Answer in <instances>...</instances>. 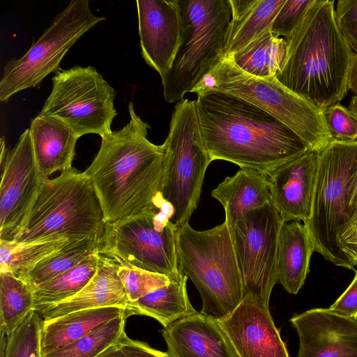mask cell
<instances>
[{
    "instance_id": "cell-7",
    "label": "cell",
    "mask_w": 357,
    "mask_h": 357,
    "mask_svg": "<svg viewBox=\"0 0 357 357\" xmlns=\"http://www.w3.org/2000/svg\"><path fill=\"white\" fill-rule=\"evenodd\" d=\"M179 47L161 78L165 100L177 103L223 56L231 11L229 0H178Z\"/></svg>"
},
{
    "instance_id": "cell-22",
    "label": "cell",
    "mask_w": 357,
    "mask_h": 357,
    "mask_svg": "<svg viewBox=\"0 0 357 357\" xmlns=\"http://www.w3.org/2000/svg\"><path fill=\"white\" fill-rule=\"evenodd\" d=\"M211 196L222 205L229 223L272 202L268 176L249 169H241L233 176L226 177L211 191Z\"/></svg>"
},
{
    "instance_id": "cell-10",
    "label": "cell",
    "mask_w": 357,
    "mask_h": 357,
    "mask_svg": "<svg viewBox=\"0 0 357 357\" xmlns=\"http://www.w3.org/2000/svg\"><path fill=\"white\" fill-rule=\"evenodd\" d=\"M167 202L130 218L106 223L98 252L128 266L173 278L179 273L176 251L178 227Z\"/></svg>"
},
{
    "instance_id": "cell-38",
    "label": "cell",
    "mask_w": 357,
    "mask_h": 357,
    "mask_svg": "<svg viewBox=\"0 0 357 357\" xmlns=\"http://www.w3.org/2000/svg\"><path fill=\"white\" fill-rule=\"evenodd\" d=\"M328 309L339 315L357 319V271L349 286Z\"/></svg>"
},
{
    "instance_id": "cell-16",
    "label": "cell",
    "mask_w": 357,
    "mask_h": 357,
    "mask_svg": "<svg viewBox=\"0 0 357 357\" xmlns=\"http://www.w3.org/2000/svg\"><path fill=\"white\" fill-rule=\"evenodd\" d=\"M290 322L298 335L297 357H357V319L314 308Z\"/></svg>"
},
{
    "instance_id": "cell-35",
    "label": "cell",
    "mask_w": 357,
    "mask_h": 357,
    "mask_svg": "<svg viewBox=\"0 0 357 357\" xmlns=\"http://www.w3.org/2000/svg\"><path fill=\"white\" fill-rule=\"evenodd\" d=\"M314 0H286L275 16L271 32L278 37L289 39L304 20Z\"/></svg>"
},
{
    "instance_id": "cell-32",
    "label": "cell",
    "mask_w": 357,
    "mask_h": 357,
    "mask_svg": "<svg viewBox=\"0 0 357 357\" xmlns=\"http://www.w3.org/2000/svg\"><path fill=\"white\" fill-rule=\"evenodd\" d=\"M78 240H57L17 245L0 241V271H8L20 278L41 260Z\"/></svg>"
},
{
    "instance_id": "cell-3",
    "label": "cell",
    "mask_w": 357,
    "mask_h": 357,
    "mask_svg": "<svg viewBox=\"0 0 357 357\" xmlns=\"http://www.w3.org/2000/svg\"><path fill=\"white\" fill-rule=\"evenodd\" d=\"M286 40L285 60L276 79L322 112L340 102L348 92L354 51L337 26L335 1L314 0Z\"/></svg>"
},
{
    "instance_id": "cell-33",
    "label": "cell",
    "mask_w": 357,
    "mask_h": 357,
    "mask_svg": "<svg viewBox=\"0 0 357 357\" xmlns=\"http://www.w3.org/2000/svg\"><path fill=\"white\" fill-rule=\"evenodd\" d=\"M43 322L40 314L32 310L13 331L1 335V357H42Z\"/></svg>"
},
{
    "instance_id": "cell-17",
    "label": "cell",
    "mask_w": 357,
    "mask_h": 357,
    "mask_svg": "<svg viewBox=\"0 0 357 357\" xmlns=\"http://www.w3.org/2000/svg\"><path fill=\"white\" fill-rule=\"evenodd\" d=\"M136 3L142 56L162 78L171 68L181 42L178 0H137Z\"/></svg>"
},
{
    "instance_id": "cell-12",
    "label": "cell",
    "mask_w": 357,
    "mask_h": 357,
    "mask_svg": "<svg viewBox=\"0 0 357 357\" xmlns=\"http://www.w3.org/2000/svg\"><path fill=\"white\" fill-rule=\"evenodd\" d=\"M52 89L38 116L57 119L79 137L86 134L102 137L112 131L116 116V91L92 66L59 68Z\"/></svg>"
},
{
    "instance_id": "cell-9",
    "label": "cell",
    "mask_w": 357,
    "mask_h": 357,
    "mask_svg": "<svg viewBox=\"0 0 357 357\" xmlns=\"http://www.w3.org/2000/svg\"><path fill=\"white\" fill-rule=\"evenodd\" d=\"M165 148L163 199L174 211L178 227L189 222L197 208L206 169L212 160L204 149L199 130L195 101L176 103Z\"/></svg>"
},
{
    "instance_id": "cell-37",
    "label": "cell",
    "mask_w": 357,
    "mask_h": 357,
    "mask_svg": "<svg viewBox=\"0 0 357 357\" xmlns=\"http://www.w3.org/2000/svg\"><path fill=\"white\" fill-rule=\"evenodd\" d=\"M335 20L351 49L357 52V0H339L335 8Z\"/></svg>"
},
{
    "instance_id": "cell-42",
    "label": "cell",
    "mask_w": 357,
    "mask_h": 357,
    "mask_svg": "<svg viewBox=\"0 0 357 357\" xmlns=\"http://www.w3.org/2000/svg\"><path fill=\"white\" fill-rule=\"evenodd\" d=\"M348 91L357 96V52H354L351 57L347 79Z\"/></svg>"
},
{
    "instance_id": "cell-31",
    "label": "cell",
    "mask_w": 357,
    "mask_h": 357,
    "mask_svg": "<svg viewBox=\"0 0 357 357\" xmlns=\"http://www.w3.org/2000/svg\"><path fill=\"white\" fill-rule=\"evenodd\" d=\"M128 317H116L80 339L43 357H98L123 337Z\"/></svg>"
},
{
    "instance_id": "cell-30",
    "label": "cell",
    "mask_w": 357,
    "mask_h": 357,
    "mask_svg": "<svg viewBox=\"0 0 357 357\" xmlns=\"http://www.w3.org/2000/svg\"><path fill=\"white\" fill-rule=\"evenodd\" d=\"M32 288L8 271H0V331L8 335L33 310Z\"/></svg>"
},
{
    "instance_id": "cell-24",
    "label": "cell",
    "mask_w": 357,
    "mask_h": 357,
    "mask_svg": "<svg viewBox=\"0 0 357 357\" xmlns=\"http://www.w3.org/2000/svg\"><path fill=\"white\" fill-rule=\"evenodd\" d=\"M314 246L306 227L300 221L283 222L278 239V282L284 289L296 294L309 272Z\"/></svg>"
},
{
    "instance_id": "cell-29",
    "label": "cell",
    "mask_w": 357,
    "mask_h": 357,
    "mask_svg": "<svg viewBox=\"0 0 357 357\" xmlns=\"http://www.w3.org/2000/svg\"><path fill=\"white\" fill-rule=\"evenodd\" d=\"M100 239L84 238L70 243L41 260L20 277L32 289L73 268L98 251Z\"/></svg>"
},
{
    "instance_id": "cell-44",
    "label": "cell",
    "mask_w": 357,
    "mask_h": 357,
    "mask_svg": "<svg viewBox=\"0 0 357 357\" xmlns=\"http://www.w3.org/2000/svg\"><path fill=\"white\" fill-rule=\"evenodd\" d=\"M347 108L357 121V96L351 97Z\"/></svg>"
},
{
    "instance_id": "cell-23",
    "label": "cell",
    "mask_w": 357,
    "mask_h": 357,
    "mask_svg": "<svg viewBox=\"0 0 357 357\" xmlns=\"http://www.w3.org/2000/svg\"><path fill=\"white\" fill-rule=\"evenodd\" d=\"M286 0H229L231 19L223 56L233 55L270 30Z\"/></svg>"
},
{
    "instance_id": "cell-27",
    "label": "cell",
    "mask_w": 357,
    "mask_h": 357,
    "mask_svg": "<svg viewBox=\"0 0 357 357\" xmlns=\"http://www.w3.org/2000/svg\"><path fill=\"white\" fill-rule=\"evenodd\" d=\"M100 257L97 251L73 268L33 289V310L40 312L79 292L96 274Z\"/></svg>"
},
{
    "instance_id": "cell-1",
    "label": "cell",
    "mask_w": 357,
    "mask_h": 357,
    "mask_svg": "<svg viewBox=\"0 0 357 357\" xmlns=\"http://www.w3.org/2000/svg\"><path fill=\"white\" fill-rule=\"evenodd\" d=\"M195 101L202 142L212 161L267 174L310 150L279 119L241 98L207 91Z\"/></svg>"
},
{
    "instance_id": "cell-11",
    "label": "cell",
    "mask_w": 357,
    "mask_h": 357,
    "mask_svg": "<svg viewBox=\"0 0 357 357\" xmlns=\"http://www.w3.org/2000/svg\"><path fill=\"white\" fill-rule=\"evenodd\" d=\"M105 20L92 13L89 0L70 1L22 56L6 64L0 81V101L8 102L15 93L37 86L50 73L56 72L73 45Z\"/></svg>"
},
{
    "instance_id": "cell-19",
    "label": "cell",
    "mask_w": 357,
    "mask_h": 357,
    "mask_svg": "<svg viewBox=\"0 0 357 357\" xmlns=\"http://www.w3.org/2000/svg\"><path fill=\"white\" fill-rule=\"evenodd\" d=\"M170 357H236L218 320L195 312L160 331Z\"/></svg>"
},
{
    "instance_id": "cell-36",
    "label": "cell",
    "mask_w": 357,
    "mask_h": 357,
    "mask_svg": "<svg viewBox=\"0 0 357 357\" xmlns=\"http://www.w3.org/2000/svg\"><path fill=\"white\" fill-rule=\"evenodd\" d=\"M328 132L337 142L357 141V121L340 102L334 104L323 112Z\"/></svg>"
},
{
    "instance_id": "cell-26",
    "label": "cell",
    "mask_w": 357,
    "mask_h": 357,
    "mask_svg": "<svg viewBox=\"0 0 357 357\" xmlns=\"http://www.w3.org/2000/svg\"><path fill=\"white\" fill-rule=\"evenodd\" d=\"M169 282L137 301L129 303L128 318L144 315L156 319L163 328L196 312L191 305L186 287L188 277L181 271Z\"/></svg>"
},
{
    "instance_id": "cell-14",
    "label": "cell",
    "mask_w": 357,
    "mask_h": 357,
    "mask_svg": "<svg viewBox=\"0 0 357 357\" xmlns=\"http://www.w3.org/2000/svg\"><path fill=\"white\" fill-rule=\"evenodd\" d=\"M1 138L0 185V241L14 242L20 233L38 190L45 180L39 172L29 129L10 151Z\"/></svg>"
},
{
    "instance_id": "cell-43",
    "label": "cell",
    "mask_w": 357,
    "mask_h": 357,
    "mask_svg": "<svg viewBox=\"0 0 357 357\" xmlns=\"http://www.w3.org/2000/svg\"><path fill=\"white\" fill-rule=\"evenodd\" d=\"M98 357H126V356L123 353L119 342L103 352Z\"/></svg>"
},
{
    "instance_id": "cell-13",
    "label": "cell",
    "mask_w": 357,
    "mask_h": 357,
    "mask_svg": "<svg viewBox=\"0 0 357 357\" xmlns=\"http://www.w3.org/2000/svg\"><path fill=\"white\" fill-rule=\"evenodd\" d=\"M283 222L271 202L229 223L245 294L251 293L268 309L278 282V239Z\"/></svg>"
},
{
    "instance_id": "cell-6",
    "label": "cell",
    "mask_w": 357,
    "mask_h": 357,
    "mask_svg": "<svg viewBox=\"0 0 357 357\" xmlns=\"http://www.w3.org/2000/svg\"><path fill=\"white\" fill-rule=\"evenodd\" d=\"M220 91L246 100L272 114L293 130L310 150L320 151L333 139L324 113L282 85L241 69L231 55L223 56L190 93Z\"/></svg>"
},
{
    "instance_id": "cell-40",
    "label": "cell",
    "mask_w": 357,
    "mask_h": 357,
    "mask_svg": "<svg viewBox=\"0 0 357 357\" xmlns=\"http://www.w3.org/2000/svg\"><path fill=\"white\" fill-rule=\"evenodd\" d=\"M339 246L351 263L357 266V218L351 221L338 239Z\"/></svg>"
},
{
    "instance_id": "cell-25",
    "label": "cell",
    "mask_w": 357,
    "mask_h": 357,
    "mask_svg": "<svg viewBox=\"0 0 357 357\" xmlns=\"http://www.w3.org/2000/svg\"><path fill=\"white\" fill-rule=\"evenodd\" d=\"M126 309L104 307L73 312L43 322L40 337L42 357L63 347L123 315Z\"/></svg>"
},
{
    "instance_id": "cell-41",
    "label": "cell",
    "mask_w": 357,
    "mask_h": 357,
    "mask_svg": "<svg viewBox=\"0 0 357 357\" xmlns=\"http://www.w3.org/2000/svg\"><path fill=\"white\" fill-rule=\"evenodd\" d=\"M348 207L351 217V222L357 218V171L351 179L349 187Z\"/></svg>"
},
{
    "instance_id": "cell-39",
    "label": "cell",
    "mask_w": 357,
    "mask_h": 357,
    "mask_svg": "<svg viewBox=\"0 0 357 357\" xmlns=\"http://www.w3.org/2000/svg\"><path fill=\"white\" fill-rule=\"evenodd\" d=\"M120 345L126 357H170L167 352L157 350L146 342L132 340L126 334Z\"/></svg>"
},
{
    "instance_id": "cell-5",
    "label": "cell",
    "mask_w": 357,
    "mask_h": 357,
    "mask_svg": "<svg viewBox=\"0 0 357 357\" xmlns=\"http://www.w3.org/2000/svg\"><path fill=\"white\" fill-rule=\"evenodd\" d=\"M105 227L102 208L91 181L75 168L45 179L17 245L57 240L98 238Z\"/></svg>"
},
{
    "instance_id": "cell-8",
    "label": "cell",
    "mask_w": 357,
    "mask_h": 357,
    "mask_svg": "<svg viewBox=\"0 0 357 357\" xmlns=\"http://www.w3.org/2000/svg\"><path fill=\"white\" fill-rule=\"evenodd\" d=\"M319 153L311 215L304 225L314 252L336 266L355 269L338 239L349 225L348 190L357 171V141H331Z\"/></svg>"
},
{
    "instance_id": "cell-20",
    "label": "cell",
    "mask_w": 357,
    "mask_h": 357,
    "mask_svg": "<svg viewBox=\"0 0 357 357\" xmlns=\"http://www.w3.org/2000/svg\"><path fill=\"white\" fill-rule=\"evenodd\" d=\"M118 268L119 264L115 260L100 255L96 274L79 292L38 313L44 321H48L86 309L104 307L126 309L129 301L118 275Z\"/></svg>"
},
{
    "instance_id": "cell-2",
    "label": "cell",
    "mask_w": 357,
    "mask_h": 357,
    "mask_svg": "<svg viewBox=\"0 0 357 357\" xmlns=\"http://www.w3.org/2000/svg\"><path fill=\"white\" fill-rule=\"evenodd\" d=\"M129 122L101 137L100 149L84 172L91 181L106 223L162 206L165 148L147 138L149 124L128 104Z\"/></svg>"
},
{
    "instance_id": "cell-21",
    "label": "cell",
    "mask_w": 357,
    "mask_h": 357,
    "mask_svg": "<svg viewBox=\"0 0 357 357\" xmlns=\"http://www.w3.org/2000/svg\"><path fill=\"white\" fill-rule=\"evenodd\" d=\"M38 169L45 179L70 170L79 136L63 122L37 116L29 128Z\"/></svg>"
},
{
    "instance_id": "cell-34",
    "label": "cell",
    "mask_w": 357,
    "mask_h": 357,
    "mask_svg": "<svg viewBox=\"0 0 357 357\" xmlns=\"http://www.w3.org/2000/svg\"><path fill=\"white\" fill-rule=\"evenodd\" d=\"M117 273L129 303L137 301L170 281L166 275L121 264H119Z\"/></svg>"
},
{
    "instance_id": "cell-18",
    "label": "cell",
    "mask_w": 357,
    "mask_h": 357,
    "mask_svg": "<svg viewBox=\"0 0 357 357\" xmlns=\"http://www.w3.org/2000/svg\"><path fill=\"white\" fill-rule=\"evenodd\" d=\"M318 163V151L307 150L267 174L273 204L284 222L309 221Z\"/></svg>"
},
{
    "instance_id": "cell-28",
    "label": "cell",
    "mask_w": 357,
    "mask_h": 357,
    "mask_svg": "<svg viewBox=\"0 0 357 357\" xmlns=\"http://www.w3.org/2000/svg\"><path fill=\"white\" fill-rule=\"evenodd\" d=\"M287 50V40L270 29L231 56L241 69L252 75L275 77L283 66Z\"/></svg>"
},
{
    "instance_id": "cell-15",
    "label": "cell",
    "mask_w": 357,
    "mask_h": 357,
    "mask_svg": "<svg viewBox=\"0 0 357 357\" xmlns=\"http://www.w3.org/2000/svg\"><path fill=\"white\" fill-rule=\"evenodd\" d=\"M217 320L236 357H290L269 309L251 293Z\"/></svg>"
},
{
    "instance_id": "cell-4",
    "label": "cell",
    "mask_w": 357,
    "mask_h": 357,
    "mask_svg": "<svg viewBox=\"0 0 357 357\" xmlns=\"http://www.w3.org/2000/svg\"><path fill=\"white\" fill-rule=\"evenodd\" d=\"M179 271L189 278L202 301L201 312L220 319L244 298L245 289L229 223L197 231L187 222L178 227Z\"/></svg>"
}]
</instances>
